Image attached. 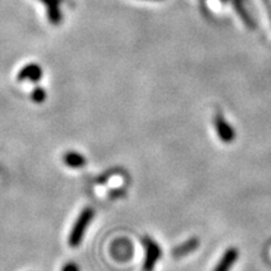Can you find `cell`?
<instances>
[{
	"instance_id": "1",
	"label": "cell",
	"mask_w": 271,
	"mask_h": 271,
	"mask_svg": "<svg viewBox=\"0 0 271 271\" xmlns=\"http://www.w3.org/2000/svg\"><path fill=\"white\" fill-rule=\"evenodd\" d=\"M93 217H94V210H93V208L88 207L82 211L69 234V239H68L69 246L77 247L81 245L82 240H83L84 237V234H86L87 231V227H88L90 222H92Z\"/></svg>"
},
{
	"instance_id": "2",
	"label": "cell",
	"mask_w": 271,
	"mask_h": 271,
	"mask_svg": "<svg viewBox=\"0 0 271 271\" xmlns=\"http://www.w3.org/2000/svg\"><path fill=\"white\" fill-rule=\"evenodd\" d=\"M143 246H145V262L143 271H153L158 260L162 258V248L152 237H143Z\"/></svg>"
},
{
	"instance_id": "3",
	"label": "cell",
	"mask_w": 271,
	"mask_h": 271,
	"mask_svg": "<svg viewBox=\"0 0 271 271\" xmlns=\"http://www.w3.org/2000/svg\"><path fill=\"white\" fill-rule=\"evenodd\" d=\"M214 124L216 133L221 142L224 143H233L236 138L235 128L226 121L221 112H217L214 117Z\"/></svg>"
},
{
	"instance_id": "4",
	"label": "cell",
	"mask_w": 271,
	"mask_h": 271,
	"mask_svg": "<svg viewBox=\"0 0 271 271\" xmlns=\"http://www.w3.org/2000/svg\"><path fill=\"white\" fill-rule=\"evenodd\" d=\"M239 259V250L236 247H228L220 259L214 271H230Z\"/></svg>"
},
{
	"instance_id": "5",
	"label": "cell",
	"mask_w": 271,
	"mask_h": 271,
	"mask_svg": "<svg viewBox=\"0 0 271 271\" xmlns=\"http://www.w3.org/2000/svg\"><path fill=\"white\" fill-rule=\"evenodd\" d=\"M199 246H200L199 239H196V237H192V239H188L187 241H185L183 244H181V245H179V246L175 247L173 256L177 259L183 258V256H187V255H190V254L193 253V251L196 250V248Z\"/></svg>"
},
{
	"instance_id": "6",
	"label": "cell",
	"mask_w": 271,
	"mask_h": 271,
	"mask_svg": "<svg viewBox=\"0 0 271 271\" xmlns=\"http://www.w3.org/2000/svg\"><path fill=\"white\" fill-rule=\"evenodd\" d=\"M42 69L35 64H29V66L24 67L23 69L19 72L18 79L19 81H32V82H38L39 79L42 78Z\"/></svg>"
},
{
	"instance_id": "7",
	"label": "cell",
	"mask_w": 271,
	"mask_h": 271,
	"mask_svg": "<svg viewBox=\"0 0 271 271\" xmlns=\"http://www.w3.org/2000/svg\"><path fill=\"white\" fill-rule=\"evenodd\" d=\"M64 162L69 167L79 168L86 165V158L82 154L77 153V152H68V153L64 154Z\"/></svg>"
},
{
	"instance_id": "8",
	"label": "cell",
	"mask_w": 271,
	"mask_h": 271,
	"mask_svg": "<svg viewBox=\"0 0 271 271\" xmlns=\"http://www.w3.org/2000/svg\"><path fill=\"white\" fill-rule=\"evenodd\" d=\"M44 3L45 7H47L48 13H49V18L54 24L61 22V11H59V7H58V2L56 0H42Z\"/></svg>"
},
{
	"instance_id": "9",
	"label": "cell",
	"mask_w": 271,
	"mask_h": 271,
	"mask_svg": "<svg viewBox=\"0 0 271 271\" xmlns=\"http://www.w3.org/2000/svg\"><path fill=\"white\" fill-rule=\"evenodd\" d=\"M32 100L35 102V103H43L45 100L44 89L41 88V87H36L32 93Z\"/></svg>"
},
{
	"instance_id": "10",
	"label": "cell",
	"mask_w": 271,
	"mask_h": 271,
	"mask_svg": "<svg viewBox=\"0 0 271 271\" xmlns=\"http://www.w3.org/2000/svg\"><path fill=\"white\" fill-rule=\"evenodd\" d=\"M62 271H79V269L77 265L73 264V262H69V264H67L66 266L63 267V270Z\"/></svg>"
}]
</instances>
